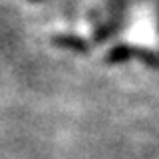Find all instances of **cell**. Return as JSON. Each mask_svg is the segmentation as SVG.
I'll return each instance as SVG.
<instances>
[{"label": "cell", "mask_w": 159, "mask_h": 159, "mask_svg": "<svg viewBox=\"0 0 159 159\" xmlns=\"http://www.w3.org/2000/svg\"><path fill=\"white\" fill-rule=\"evenodd\" d=\"M141 50L133 44H117L106 54V64L107 66H117V64H125L131 58H141Z\"/></svg>", "instance_id": "obj_2"}, {"label": "cell", "mask_w": 159, "mask_h": 159, "mask_svg": "<svg viewBox=\"0 0 159 159\" xmlns=\"http://www.w3.org/2000/svg\"><path fill=\"white\" fill-rule=\"evenodd\" d=\"M157 24H159V20H157Z\"/></svg>", "instance_id": "obj_4"}, {"label": "cell", "mask_w": 159, "mask_h": 159, "mask_svg": "<svg viewBox=\"0 0 159 159\" xmlns=\"http://www.w3.org/2000/svg\"><path fill=\"white\" fill-rule=\"evenodd\" d=\"M26 2H42V0H26Z\"/></svg>", "instance_id": "obj_3"}, {"label": "cell", "mask_w": 159, "mask_h": 159, "mask_svg": "<svg viewBox=\"0 0 159 159\" xmlns=\"http://www.w3.org/2000/svg\"><path fill=\"white\" fill-rule=\"evenodd\" d=\"M50 44H52L54 48L68 50V52L82 54V56L89 54V44L84 38L76 36V34H54V36L50 38Z\"/></svg>", "instance_id": "obj_1"}]
</instances>
